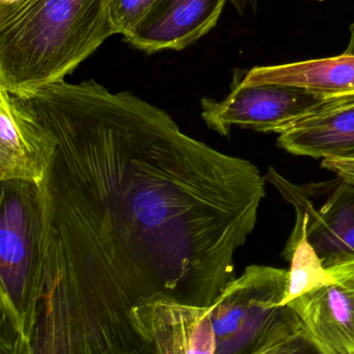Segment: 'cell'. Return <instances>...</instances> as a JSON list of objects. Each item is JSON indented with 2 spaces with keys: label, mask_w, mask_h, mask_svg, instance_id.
Wrapping results in <instances>:
<instances>
[{
  "label": "cell",
  "mask_w": 354,
  "mask_h": 354,
  "mask_svg": "<svg viewBox=\"0 0 354 354\" xmlns=\"http://www.w3.org/2000/svg\"><path fill=\"white\" fill-rule=\"evenodd\" d=\"M346 55H354V24L350 26V40L347 48H346Z\"/></svg>",
  "instance_id": "2e32d148"
},
{
  "label": "cell",
  "mask_w": 354,
  "mask_h": 354,
  "mask_svg": "<svg viewBox=\"0 0 354 354\" xmlns=\"http://www.w3.org/2000/svg\"><path fill=\"white\" fill-rule=\"evenodd\" d=\"M277 146L296 156L354 159V102L319 109L279 134Z\"/></svg>",
  "instance_id": "30bf717a"
},
{
  "label": "cell",
  "mask_w": 354,
  "mask_h": 354,
  "mask_svg": "<svg viewBox=\"0 0 354 354\" xmlns=\"http://www.w3.org/2000/svg\"><path fill=\"white\" fill-rule=\"evenodd\" d=\"M229 0H156L126 40L146 53L182 50L216 26Z\"/></svg>",
  "instance_id": "9c48e42d"
},
{
  "label": "cell",
  "mask_w": 354,
  "mask_h": 354,
  "mask_svg": "<svg viewBox=\"0 0 354 354\" xmlns=\"http://www.w3.org/2000/svg\"><path fill=\"white\" fill-rule=\"evenodd\" d=\"M323 101V97L301 88L244 84L240 80L223 100L205 98L201 104L206 125L219 136H227L234 126L264 133H283L317 113Z\"/></svg>",
  "instance_id": "8992f818"
},
{
  "label": "cell",
  "mask_w": 354,
  "mask_h": 354,
  "mask_svg": "<svg viewBox=\"0 0 354 354\" xmlns=\"http://www.w3.org/2000/svg\"><path fill=\"white\" fill-rule=\"evenodd\" d=\"M289 270L250 265L209 306L165 302L158 333L169 354L317 353L301 319L283 304Z\"/></svg>",
  "instance_id": "7a4b0ae2"
},
{
  "label": "cell",
  "mask_w": 354,
  "mask_h": 354,
  "mask_svg": "<svg viewBox=\"0 0 354 354\" xmlns=\"http://www.w3.org/2000/svg\"><path fill=\"white\" fill-rule=\"evenodd\" d=\"M20 99L57 140L37 185L32 354H142L132 310L212 304L236 277L266 179L167 111L95 80Z\"/></svg>",
  "instance_id": "6da1fadb"
},
{
  "label": "cell",
  "mask_w": 354,
  "mask_h": 354,
  "mask_svg": "<svg viewBox=\"0 0 354 354\" xmlns=\"http://www.w3.org/2000/svg\"><path fill=\"white\" fill-rule=\"evenodd\" d=\"M333 281L289 302L317 353L354 354V259L327 267Z\"/></svg>",
  "instance_id": "ba28073f"
},
{
  "label": "cell",
  "mask_w": 354,
  "mask_h": 354,
  "mask_svg": "<svg viewBox=\"0 0 354 354\" xmlns=\"http://www.w3.org/2000/svg\"><path fill=\"white\" fill-rule=\"evenodd\" d=\"M283 258L291 264L289 288L283 304L333 281L330 270L323 265L320 257L308 240L304 223L295 221L293 231L286 243Z\"/></svg>",
  "instance_id": "7c38bea8"
},
{
  "label": "cell",
  "mask_w": 354,
  "mask_h": 354,
  "mask_svg": "<svg viewBox=\"0 0 354 354\" xmlns=\"http://www.w3.org/2000/svg\"><path fill=\"white\" fill-rule=\"evenodd\" d=\"M349 102H354V93L341 95V96L329 97V98L324 99L323 104L321 105L320 109H328V107L335 106V105Z\"/></svg>",
  "instance_id": "9a60e30c"
},
{
  "label": "cell",
  "mask_w": 354,
  "mask_h": 354,
  "mask_svg": "<svg viewBox=\"0 0 354 354\" xmlns=\"http://www.w3.org/2000/svg\"><path fill=\"white\" fill-rule=\"evenodd\" d=\"M109 1H111V0H109Z\"/></svg>",
  "instance_id": "ac0fdd59"
},
{
  "label": "cell",
  "mask_w": 354,
  "mask_h": 354,
  "mask_svg": "<svg viewBox=\"0 0 354 354\" xmlns=\"http://www.w3.org/2000/svg\"><path fill=\"white\" fill-rule=\"evenodd\" d=\"M244 84L292 86L326 99L354 93V55L310 59L285 65L254 67L242 78Z\"/></svg>",
  "instance_id": "8fae6325"
},
{
  "label": "cell",
  "mask_w": 354,
  "mask_h": 354,
  "mask_svg": "<svg viewBox=\"0 0 354 354\" xmlns=\"http://www.w3.org/2000/svg\"><path fill=\"white\" fill-rule=\"evenodd\" d=\"M265 179L295 209V221L306 225L308 240L326 268L354 259L353 183L335 176L295 184L272 167Z\"/></svg>",
  "instance_id": "5b68a950"
},
{
  "label": "cell",
  "mask_w": 354,
  "mask_h": 354,
  "mask_svg": "<svg viewBox=\"0 0 354 354\" xmlns=\"http://www.w3.org/2000/svg\"><path fill=\"white\" fill-rule=\"evenodd\" d=\"M38 186L1 182L0 354H32L39 272Z\"/></svg>",
  "instance_id": "277c9868"
},
{
  "label": "cell",
  "mask_w": 354,
  "mask_h": 354,
  "mask_svg": "<svg viewBox=\"0 0 354 354\" xmlns=\"http://www.w3.org/2000/svg\"><path fill=\"white\" fill-rule=\"evenodd\" d=\"M57 140L21 99L0 86V182L39 185L55 159Z\"/></svg>",
  "instance_id": "52a82bcc"
},
{
  "label": "cell",
  "mask_w": 354,
  "mask_h": 354,
  "mask_svg": "<svg viewBox=\"0 0 354 354\" xmlns=\"http://www.w3.org/2000/svg\"><path fill=\"white\" fill-rule=\"evenodd\" d=\"M321 167L354 184V159L324 158L322 159Z\"/></svg>",
  "instance_id": "5bb4252c"
},
{
  "label": "cell",
  "mask_w": 354,
  "mask_h": 354,
  "mask_svg": "<svg viewBox=\"0 0 354 354\" xmlns=\"http://www.w3.org/2000/svg\"><path fill=\"white\" fill-rule=\"evenodd\" d=\"M156 0H111L109 17L115 35L127 37L140 24Z\"/></svg>",
  "instance_id": "4fadbf2b"
},
{
  "label": "cell",
  "mask_w": 354,
  "mask_h": 354,
  "mask_svg": "<svg viewBox=\"0 0 354 354\" xmlns=\"http://www.w3.org/2000/svg\"><path fill=\"white\" fill-rule=\"evenodd\" d=\"M113 35L109 0H0V86L21 98L63 82Z\"/></svg>",
  "instance_id": "3957f363"
},
{
  "label": "cell",
  "mask_w": 354,
  "mask_h": 354,
  "mask_svg": "<svg viewBox=\"0 0 354 354\" xmlns=\"http://www.w3.org/2000/svg\"><path fill=\"white\" fill-rule=\"evenodd\" d=\"M235 1L244 7H250L252 9H257V5H258V0H235Z\"/></svg>",
  "instance_id": "e0dca14e"
}]
</instances>
